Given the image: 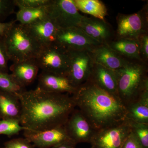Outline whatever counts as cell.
I'll return each mask as SVG.
<instances>
[{
	"label": "cell",
	"mask_w": 148,
	"mask_h": 148,
	"mask_svg": "<svg viewBox=\"0 0 148 148\" xmlns=\"http://www.w3.org/2000/svg\"><path fill=\"white\" fill-rule=\"evenodd\" d=\"M17 95L21 106L20 124L26 130L40 131L63 126L76 108L72 95L38 87Z\"/></svg>",
	"instance_id": "obj_1"
},
{
	"label": "cell",
	"mask_w": 148,
	"mask_h": 148,
	"mask_svg": "<svg viewBox=\"0 0 148 148\" xmlns=\"http://www.w3.org/2000/svg\"><path fill=\"white\" fill-rule=\"evenodd\" d=\"M54 44L67 52L73 51H89L101 45L89 38L79 27L58 29Z\"/></svg>",
	"instance_id": "obj_8"
},
{
	"label": "cell",
	"mask_w": 148,
	"mask_h": 148,
	"mask_svg": "<svg viewBox=\"0 0 148 148\" xmlns=\"http://www.w3.org/2000/svg\"><path fill=\"white\" fill-rule=\"evenodd\" d=\"M14 1L18 8H37L48 5L51 0H14Z\"/></svg>",
	"instance_id": "obj_28"
},
{
	"label": "cell",
	"mask_w": 148,
	"mask_h": 148,
	"mask_svg": "<svg viewBox=\"0 0 148 148\" xmlns=\"http://www.w3.org/2000/svg\"><path fill=\"white\" fill-rule=\"evenodd\" d=\"M131 133L144 148H148V124L135 122L126 119Z\"/></svg>",
	"instance_id": "obj_25"
},
{
	"label": "cell",
	"mask_w": 148,
	"mask_h": 148,
	"mask_svg": "<svg viewBox=\"0 0 148 148\" xmlns=\"http://www.w3.org/2000/svg\"><path fill=\"white\" fill-rule=\"evenodd\" d=\"M130 133L126 119L116 125L97 130L90 144L94 148H121Z\"/></svg>",
	"instance_id": "obj_10"
},
{
	"label": "cell",
	"mask_w": 148,
	"mask_h": 148,
	"mask_svg": "<svg viewBox=\"0 0 148 148\" xmlns=\"http://www.w3.org/2000/svg\"><path fill=\"white\" fill-rule=\"evenodd\" d=\"M64 126L69 138L77 144L90 143L97 131L81 112L76 108Z\"/></svg>",
	"instance_id": "obj_11"
},
{
	"label": "cell",
	"mask_w": 148,
	"mask_h": 148,
	"mask_svg": "<svg viewBox=\"0 0 148 148\" xmlns=\"http://www.w3.org/2000/svg\"><path fill=\"white\" fill-rule=\"evenodd\" d=\"M140 45V55L141 60L147 64L148 60V34L142 35L139 39Z\"/></svg>",
	"instance_id": "obj_31"
},
{
	"label": "cell",
	"mask_w": 148,
	"mask_h": 148,
	"mask_svg": "<svg viewBox=\"0 0 148 148\" xmlns=\"http://www.w3.org/2000/svg\"><path fill=\"white\" fill-rule=\"evenodd\" d=\"M126 119L148 124V90L144 91L137 101L125 107Z\"/></svg>",
	"instance_id": "obj_21"
},
{
	"label": "cell",
	"mask_w": 148,
	"mask_h": 148,
	"mask_svg": "<svg viewBox=\"0 0 148 148\" xmlns=\"http://www.w3.org/2000/svg\"><path fill=\"white\" fill-rule=\"evenodd\" d=\"M93 148V147H91V148Z\"/></svg>",
	"instance_id": "obj_35"
},
{
	"label": "cell",
	"mask_w": 148,
	"mask_h": 148,
	"mask_svg": "<svg viewBox=\"0 0 148 148\" xmlns=\"http://www.w3.org/2000/svg\"><path fill=\"white\" fill-rule=\"evenodd\" d=\"M77 108L97 130L114 126L126 119V111L119 98L89 79L72 95Z\"/></svg>",
	"instance_id": "obj_2"
},
{
	"label": "cell",
	"mask_w": 148,
	"mask_h": 148,
	"mask_svg": "<svg viewBox=\"0 0 148 148\" xmlns=\"http://www.w3.org/2000/svg\"><path fill=\"white\" fill-rule=\"evenodd\" d=\"M10 61L8 54L2 37H0V71L8 73V62Z\"/></svg>",
	"instance_id": "obj_30"
},
{
	"label": "cell",
	"mask_w": 148,
	"mask_h": 148,
	"mask_svg": "<svg viewBox=\"0 0 148 148\" xmlns=\"http://www.w3.org/2000/svg\"><path fill=\"white\" fill-rule=\"evenodd\" d=\"M147 64L141 61H132L115 71L119 98L125 107L137 101L144 91L148 90Z\"/></svg>",
	"instance_id": "obj_3"
},
{
	"label": "cell",
	"mask_w": 148,
	"mask_h": 148,
	"mask_svg": "<svg viewBox=\"0 0 148 148\" xmlns=\"http://www.w3.org/2000/svg\"><path fill=\"white\" fill-rule=\"evenodd\" d=\"M48 5L37 8H19L16 13L15 21L27 26L49 17Z\"/></svg>",
	"instance_id": "obj_23"
},
{
	"label": "cell",
	"mask_w": 148,
	"mask_h": 148,
	"mask_svg": "<svg viewBox=\"0 0 148 148\" xmlns=\"http://www.w3.org/2000/svg\"><path fill=\"white\" fill-rule=\"evenodd\" d=\"M107 45L114 51L126 59L142 61L139 40L115 37Z\"/></svg>",
	"instance_id": "obj_20"
},
{
	"label": "cell",
	"mask_w": 148,
	"mask_h": 148,
	"mask_svg": "<svg viewBox=\"0 0 148 148\" xmlns=\"http://www.w3.org/2000/svg\"><path fill=\"white\" fill-rule=\"evenodd\" d=\"M4 148H35L26 138H14L4 143Z\"/></svg>",
	"instance_id": "obj_29"
},
{
	"label": "cell",
	"mask_w": 148,
	"mask_h": 148,
	"mask_svg": "<svg viewBox=\"0 0 148 148\" xmlns=\"http://www.w3.org/2000/svg\"><path fill=\"white\" fill-rule=\"evenodd\" d=\"M88 52L94 63L112 71L121 69L132 61L120 55L107 44L100 45Z\"/></svg>",
	"instance_id": "obj_15"
},
{
	"label": "cell",
	"mask_w": 148,
	"mask_h": 148,
	"mask_svg": "<svg viewBox=\"0 0 148 148\" xmlns=\"http://www.w3.org/2000/svg\"><path fill=\"white\" fill-rule=\"evenodd\" d=\"M121 148H144L132 133L128 135Z\"/></svg>",
	"instance_id": "obj_32"
},
{
	"label": "cell",
	"mask_w": 148,
	"mask_h": 148,
	"mask_svg": "<svg viewBox=\"0 0 148 148\" xmlns=\"http://www.w3.org/2000/svg\"><path fill=\"white\" fill-rule=\"evenodd\" d=\"M77 145L73 140H69L51 148H75Z\"/></svg>",
	"instance_id": "obj_34"
},
{
	"label": "cell",
	"mask_w": 148,
	"mask_h": 148,
	"mask_svg": "<svg viewBox=\"0 0 148 148\" xmlns=\"http://www.w3.org/2000/svg\"><path fill=\"white\" fill-rule=\"evenodd\" d=\"M2 38L10 61L13 63L36 59L42 48L25 26L16 22Z\"/></svg>",
	"instance_id": "obj_4"
},
{
	"label": "cell",
	"mask_w": 148,
	"mask_h": 148,
	"mask_svg": "<svg viewBox=\"0 0 148 148\" xmlns=\"http://www.w3.org/2000/svg\"><path fill=\"white\" fill-rule=\"evenodd\" d=\"M89 38L100 44H107L115 38L113 30L105 20L83 16L78 26Z\"/></svg>",
	"instance_id": "obj_13"
},
{
	"label": "cell",
	"mask_w": 148,
	"mask_h": 148,
	"mask_svg": "<svg viewBox=\"0 0 148 148\" xmlns=\"http://www.w3.org/2000/svg\"><path fill=\"white\" fill-rule=\"evenodd\" d=\"M48 16L59 29L78 27L84 16L79 12L73 0H51Z\"/></svg>",
	"instance_id": "obj_7"
},
{
	"label": "cell",
	"mask_w": 148,
	"mask_h": 148,
	"mask_svg": "<svg viewBox=\"0 0 148 148\" xmlns=\"http://www.w3.org/2000/svg\"><path fill=\"white\" fill-rule=\"evenodd\" d=\"M21 103L17 95L0 90V119L19 121Z\"/></svg>",
	"instance_id": "obj_19"
},
{
	"label": "cell",
	"mask_w": 148,
	"mask_h": 148,
	"mask_svg": "<svg viewBox=\"0 0 148 148\" xmlns=\"http://www.w3.org/2000/svg\"><path fill=\"white\" fill-rule=\"evenodd\" d=\"M78 10L94 18L105 20L108 10L104 3L99 0H73Z\"/></svg>",
	"instance_id": "obj_22"
},
{
	"label": "cell",
	"mask_w": 148,
	"mask_h": 148,
	"mask_svg": "<svg viewBox=\"0 0 148 148\" xmlns=\"http://www.w3.org/2000/svg\"><path fill=\"white\" fill-rule=\"evenodd\" d=\"M38 81L37 87L48 92L73 95L77 90L66 76L42 71Z\"/></svg>",
	"instance_id": "obj_14"
},
{
	"label": "cell",
	"mask_w": 148,
	"mask_h": 148,
	"mask_svg": "<svg viewBox=\"0 0 148 148\" xmlns=\"http://www.w3.org/2000/svg\"><path fill=\"white\" fill-rule=\"evenodd\" d=\"M89 79L106 92L119 98L117 78L115 71L106 69L93 62Z\"/></svg>",
	"instance_id": "obj_17"
},
{
	"label": "cell",
	"mask_w": 148,
	"mask_h": 148,
	"mask_svg": "<svg viewBox=\"0 0 148 148\" xmlns=\"http://www.w3.org/2000/svg\"><path fill=\"white\" fill-rule=\"evenodd\" d=\"M23 131L24 138L38 148H51L71 140L64 125L43 131L25 130Z\"/></svg>",
	"instance_id": "obj_12"
},
{
	"label": "cell",
	"mask_w": 148,
	"mask_h": 148,
	"mask_svg": "<svg viewBox=\"0 0 148 148\" xmlns=\"http://www.w3.org/2000/svg\"><path fill=\"white\" fill-rule=\"evenodd\" d=\"M10 70L12 76L20 86L25 88L36 78L39 68L36 59L13 63Z\"/></svg>",
	"instance_id": "obj_18"
},
{
	"label": "cell",
	"mask_w": 148,
	"mask_h": 148,
	"mask_svg": "<svg viewBox=\"0 0 148 148\" xmlns=\"http://www.w3.org/2000/svg\"><path fill=\"white\" fill-rule=\"evenodd\" d=\"M36 60L42 71L68 75L69 64L68 52L54 43L42 48Z\"/></svg>",
	"instance_id": "obj_5"
},
{
	"label": "cell",
	"mask_w": 148,
	"mask_h": 148,
	"mask_svg": "<svg viewBox=\"0 0 148 148\" xmlns=\"http://www.w3.org/2000/svg\"><path fill=\"white\" fill-rule=\"evenodd\" d=\"M16 7L14 0H0V22L14 13Z\"/></svg>",
	"instance_id": "obj_27"
},
{
	"label": "cell",
	"mask_w": 148,
	"mask_h": 148,
	"mask_svg": "<svg viewBox=\"0 0 148 148\" xmlns=\"http://www.w3.org/2000/svg\"><path fill=\"white\" fill-rule=\"evenodd\" d=\"M116 21L115 38L138 40L142 35L148 34L147 5L136 13L119 14Z\"/></svg>",
	"instance_id": "obj_6"
},
{
	"label": "cell",
	"mask_w": 148,
	"mask_h": 148,
	"mask_svg": "<svg viewBox=\"0 0 148 148\" xmlns=\"http://www.w3.org/2000/svg\"><path fill=\"white\" fill-rule=\"evenodd\" d=\"M15 22V20L8 22H0V37L3 36L10 28Z\"/></svg>",
	"instance_id": "obj_33"
},
{
	"label": "cell",
	"mask_w": 148,
	"mask_h": 148,
	"mask_svg": "<svg viewBox=\"0 0 148 148\" xmlns=\"http://www.w3.org/2000/svg\"><path fill=\"white\" fill-rule=\"evenodd\" d=\"M0 90L18 95L26 89L16 82L11 74L0 71Z\"/></svg>",
	"instance_id": "obj_24"
},
{
	"label": "cell",
	"mask_w": 148,
	"mask_h": 148,
	"mask_svg": "<svg viewBox=\"0 0 148 148\" xmlns=\"http://www.w3.org/2000/svg\"><path fill=\"white\" fill-rule=\"evenodd\" d=\"M69 70L67 77L75 86L78 87L89 79L93 62L87 51H68Z\"/></svg>",
	"instance_id": "obj_9"
},
{
	"label": "cell",
	"mask_w": 148,
	"mask_h": 148,
	"mask_svg": "<svg viewBox=\"0 0 148 148\" xmlns=\"http://www.w3.org/2000/svg\"><path fill=\"white\" fill-rule=\"evenodd\" d=\"M24 26L42 47L54 43L59 29L49 17Z\"/></svg>",
	"instance_id": "obj_16"
},
{
	"label": "cell",
	"mask_w": 148,
	"mask_h": 148,
	"mask_svg": "<svg viewBox=\"0 0 148 148\" xmlns=\"http://www.w3.org/2000/svg\"><path fill=\"white\" fill-rule=\"evenodd\" d=\"M26 128L21 125L19 121L13 119H0V135L11 137L18 135Z\"/></svg>",
	"instance_id": "obj_26"
}]
</instances>
